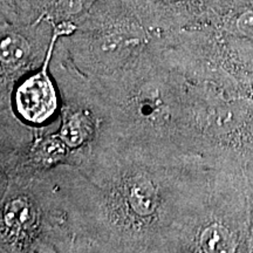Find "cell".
Instances as JSON below:
<instances>
[{"instance_id": "cell-5", "label": "cell", "mask_w": 253, "mask_h": 253, "mask_svg": "<svg viewBox=\"0 0 253 253\" xmlns=\"http://www.w3.org/2000/svg\"><path fill=\"white\" fill-rule=\"evenodd\" d=\"M54 36V25L42 18L31 24L1 20V108L8 106L17 82L42 67Z\"/></svg>"}, {"instance_id": "cell-8", "label": "cell", "mask_w": 253, "mask_h": 253, "mask_svg": "<svg viewBox=\"0 0 253 253\" xmlns=\"http://www.w3.org/2000/svg\"><path fill=\"white\" fill-rule=\"evenodd\" d=\"M94 0H45L43 18L50 23L59 24L73 21L84 13Z\"/></svg>"}, {"instance_id": "cell-7", "label": "cell", "mask_w": 253, "mask_h": 253, "mask_svg": "<svg viewBox=\"0 0 253 253\" xmlns=\"http://www.w3.org/2000/svg\"><path fill=\"white\" fill-rule=\"evenodd\" d=\"M144 23L157 33L195 27L210 20L214 0H132Z\"/></svg>"}, {"instance_id": "cell-2", "label": "cell", "mask_w": 253, "mask_h": 253, "mask_svg": "<svg viewBox=\"0 0 253 253\" xmlns=\"http://www.w3.org/2000/svg\"><path fill=\"white\" fill-rule=\"evenodd\" d=\"M158 40L120 71L88 78L102 109L104 131L185 150L189 80L163 54Z\"/></svg>"}, {"instance_id": "cell-4", "label": "cell", "mask_w": 253, "mask_h": 253, "mask_svg": "<svg viewBox=\"0 0 253 253\" xmlns=\"http://www.w3.org/2000/svg\"><path fill=\"white\" fill-rule=\"evenodd\" d=\"M55 226L45 173L1 176V252H56Z\"/></svg>"}, {"instance_id": "cell-3", "label": "cell", "mask_w": 253, "mask_h": 253, "mask_svg": "<svg viewBox=\"0 0 253 253\" xmlns=\"http://www.w3.org/2000/svg\"><path fill=\"white\" fill-rule=\"evenodd\" d=\"M75 24L77 30L58 42L89 78L120 71L162 36L144 23L132 0H94Z\"/></svg>"}, {"instance_id": "cell-6", "label": "cell", "mask_w": 253, "mask_h": 253, "mask_svg": "<svg viewBox=\"0 0 253 253\" xmlns=\"http://www.w3.org/2000/svg\"><path fill=\"white\" fill-rule=\"evenodd\" d=\"M66 31L60 25H54V36L48 55L42 67L32 72L17 82L12 91L7 107L1 110H8L21 125L28 129L45 128L54 122L60 114L61 97L56 82L49 77L48 65L52 59L53 50Z\"/></svg>"}, {"instance_id": "cell-1", "label": "cell", "mask_w": 253, "mask_h": 253, "mask_svg": "<svg viewBox=\"0 0 253 253\" xmlns=\"http://www.w3.org/2000/svg\"><path fill=\"white\" fill-rule=\"evenodd\" d=\"M198 155L104 132L73 166L84 252H176L204 188Z\"/></svg>"}]
</instances>
